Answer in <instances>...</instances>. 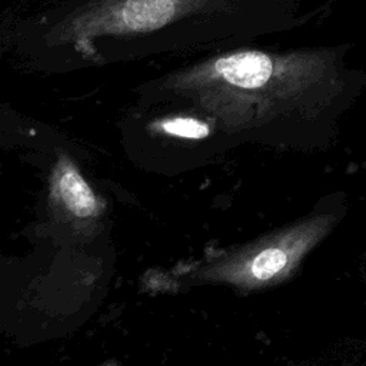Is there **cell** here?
Wrapping results in <instances>:
<instances>
[{
  "label": "cell",
  "mask_w": 366,
  "mask_h": 366,
  "mask_svg": "<svg viewBox=\"0 0 366 366\" xmlns=\"http://www.w3.org/2000/svg\"><path fill=\"white\" fill-rule=\"evenodd\" d=\"M162 130L184 139H203L209 134V126L206 123L190 117L169 119L162 123Z\"/></svg>",
  "instance_id": "obj_4"
},
{
  "label": "cell",
  "mask_w": 366,
  "mask_h": 366,
  "mask_svg": "<svg viewBox=\"0 0 366 366\" xmlns=\"http://www.w3.org/2000/svg\"><path fill=\"white\" fill-rule=\"evenodd\" d=\"M54 190L66 209L77 217H90L97 212L96 197L79 170L67 160H59L54 170Z\"/></svg>",
  "instance_id": "obj_3"
},
{
  "label": "cell",
  "mask_w": 366,
  "mask_h": 366,
  "mask_svg": "<svg viewBox=\"0 0 366 366\" xmlns=\"http://www.w3.org/2000/svg\"><path fill=\"white\" fill-rule=\"evenodd\" d=\"M335 219L333 214H317L302 220L214 263L202 276L242 287L279 283L292 274L303 256L330 232Z\"/></svg>",
  "instance_id": "obj_1"
},
{
  "label": "cell",
  "mask_w": 366,
  "mask_h": 366,
  "mask_svg": "<svg viewBox=\"0 0 366 366\" xmlns=\"http://www.w3.org/2000/svg\"><path fill=\"white\" fill-rule=\"evenodd\" d=\"M220 1L223 0H96L71 16L69 29L79 41L102 34L143 33Z\"/></svg>",
  "instance_id": "obj_2"
}]
</instances>
